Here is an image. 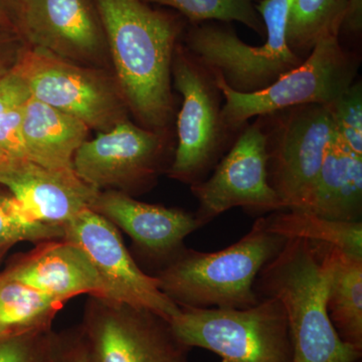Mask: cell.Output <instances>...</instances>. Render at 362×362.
<instances>
[{"instance_id":"19","label":"cell","mask_w":362,"mask_h":362,"mask_svg":"<svg viewBox=\"0 0 362 362\" xmlns=\"http://www.w3.org/2000/svg\"><path fill=\"white\" fill-rule=\"evenodd\" d=\"M89 128L75 117L30 97L23 104V132L28 160L54 169L73 170L76 152Z\"/></svg>"},{"instance_id":"21","label":"cell","mask_w":362,"mask_h":362,"mask_svg":"<svg viewBox=\"0 0 362 362\" xmlns=\"http://www.w3.org/2000/svg\"><path fill=\"white\" fill-rule=\"evenodd\" d=\"M64 304L0 274V339L52 329Z\"/></svg>"},{"instance_id":"28","label":"cell","mask_w":362,"mask_h":362,"mask_svg":"<svg viewBox=\"0 0 362 362\" xmlns=\"http://www.w3.org/2000/svg\"><path fill=\"white\" fill-rule=\"evenodd\" d=\"M23 104L0 114V150L14 160H28L23 132Z\"/></svg>"},{"instance_id":"25","label":"cell","mask_w":362,"mask_h":362,"mask_svg":"<svg viewBox=\"0 0 362 362\" xmlns=\"http://www.w3.org/2000/svg\"><path fill=\"white\" fill-rule=\"evenodd\" d=\"M64 228L33 221L11 195L0 192V247L63 239Z\"/></svg>"},{"instance_id":"23","label":"cell","mask_w":362,"mask_h":362,"mask_svg":"<svg viewBox=\"0 0 362 362\" xmlns=\"http://www.w3.org/2000/svg\"><path fill=\"white\" fill-rule=\"evenodd\" d=\"M347 0H293L287 42L298 57L306 59L319 40L339 37Z\"/></svg>"},{"instance_id":"29","label":"cell","mask_w":362,"mask_h":362,"mask_svg":"<svg viewBox=\"0 0 362 362\" xmlns=\"http://www.w3.org/2000/svg\"><path fill=\"white\" fill-rule=\"evenodd\" d=\"M30 97L28 86L16 69L0 78V114L25 103Z\"/></svg>"},{"instance_id":"22","label":"cell","mask_w":362,"mask_h":362,"mask_svg":"<svg viewBox=\"0 0 362 362\" xmlns=\"http://www.w3.org/2000/svg\"><path fill=\"white\" fill-rule=\"evenodd\" d=\"M269 230L285 239H302L362 259V223L320 218L301 211H281L266 218Z\"/></svg>"},{"instance_id":"15","label":"cell","mask_w":362,"mask_h":362,"mask_svg":"<svg viewBox=\"0 0 362 362\" xmlns=\"http://www.w3.org/2000/svg\"><path fill=\"white\" fill-rule=\"evenodd\" d=\"M0 185L33 221L62 228L90 209L101 192L81 180L74 169L45 168L30 160H16L0 171Z\"/></svg>"},{"instance_id":"1","label":"cell","mask_w":362,"mask_h":362,"mask_svg":"<svg viewBox=\"0 0 362 362\" xmlns=\"http://www.w3.org/2000/svg\"><path fill=\"white\" fill-rule=\"evenodd\" d=\"M116 81L128 109L146 129L168 132L175 112L173 54L183 23L143 0H93Z\"/></svg>"},{"instance_id":"34","label":"cell","mask_w":362,"mask_h":362,"mask_svg":"<svg viewBox=\"0 0 362 362\" xmlns=\"http://www.w3.org/2000/svg\"><path fill=\"white\" fill-rule=\"evenodd\" d=\"M14 161H16L14 159L11 158V157H9L7 154L4 153V151L0 150V171L6 170V169L8 168Z\"/></svg>"},{"instance_id":"33","label":"cell","mask_w":362,"mask_h":362,"mask_svg":"<svg viewBox=\"0 0 362 362\" xmlns=\"http://www.w3.org/2000/svg\"><path fill=\"white\" fill-rule=\"evenodd\" d=\"M16 0H0V26L16 30Z\"/></svg>"},{"instance_id":"12","label":"cell","mask_w":362,"mask_h":362,"mask_svg":"<svg viewBox=\"0 0 362 362\" xmlns=\"http://www.w3.org/2000/svg\"><path fill=\"white\" fill-rule=\"evenodd\" d=\"M190 189L199 202L195 216L202 226L237 206L258 216L286 211L269 183L266 137L259 117L243 128L213 175Z\"/></svg>"},{"instance_id":"32","label":"cell","mask_w":362,"mask_h":362,"mask_svg":"<svg viewBox=\"0 0 362 362\" xmlns=\"http://www.w3.org/2000/svg\"><path fill=\"white\" fill-rule=\"evenodd\" d=\"M362 30V0H347L346 13L341 26L342 32L349 35H361Z\"/></svg>"},{"instance_id":"14","label":"cell","mask_w":362,"mask_h":362,"mask_svg":"<svg viewBox=\"0 0 362 362\" xmlns=\"http://www.w3.org/2000/svg\"><path fill=\"white\" fill-rule=\"evenodd\" d=\"M16 32L28 47L99 68L109 54L93 0H16Z\"/></svg>"},{"instance_id":"26","label":"cell","mask_w":362,"mask_h":362,"mask_svg":"<svg viewBox=\"0 0 362 362\" xmlns=\"http://www.w3.org/2000/svg\"><path fill=\"white\" fill-rule=\"evenodd\" d=\"M328 106L335 138L350 152L362 157L361 81H356Z\"/></svg>"},{"instance_id":"17","label":"cell","mask_w":362,"mask_h":362,"mask_svg":"<svg viewBox=\"0 0 362 362\" xmlns=\"http://www.w3.org/2000/svg\"><path fill=\"white\" fill-rule=\"evenodd\" d=\"M1 274L64 303L83 294L105 297L101 279L87 255L64 239L37 243Z\"/></svg>"},{"instance_id":"27","label":"cell","mask_w":362,"mask_h":362,"mask_svg":"<svg viewBox=\"0 0 362 362\" xmlns=\"http://www.w3.org/2000/svg\"><path fill=\"white\" fill-rule=\"evenodd\" d=\"M59 332L54 329L0 339V362H56Z\"/></svg>"},{"instance_id":"7","label":"cell","mask_w":362,"mask_h":362,"mask_svg":"<svg viewBox=\"0 0 362 362\" xmlns=\"http://www.w3.org/2000/svg\"><path fill=\"white\" fill-rule=\"evenodd\" d=\"M359 66L358 54L342 47L339 37H327L299 66L259 92H235L211 71L223 98V123L239 134L252 118L301 105L332 103L356 82Z\"/></svg>"},{"instance_id":"30","label":"cell","mask_w":362,"mask_h":362,"mask_svg":"<svg viewBox=\"0 0 362 362\" xmlns=\"http://www.w3.org/2000/svg\"><path fill=\"white\" fill-rule=\"evenodd\" d=\"M25 47V40L16 30L0 32V78L16 68Z\"/></svg>"},{"instance_id":"8","label":"cell","mask_w":362,"mask_h":362,"mask_svg":"<svg viewBox=\"0 0 362 362\" xmlns=\"http://www.w3.org/2000/svg\"><path fill=\"white\" fill-rule=\"evenodd\" d=\"M14 69L30 97L75 117L89 129L106 132L128 119L120 87L104 71L33 47H25Z\"/></svg>"},{"instance_id":"2","label":"cell","mask_w":362,"mask_h":362,"mask_svg":"<svg viewBox=\"0 0 362 362\" xmlns=\"http://www.w3.org/2000/svg\"><path fill=\"white\" fill-rule=\"evenodd\" d=\"M330 247L302 239H287L255 283L259 297L276 298L284 307L291 339V362H356L361 357V350L340 338L328 314L332 270Z\"/></svg>"},{"instance_id":"6","label":"cell","mask_w":362,"mask_h":362,"mask_svg":"<svg viewBox=\"0 0 362 362\" xmlns=\"http://www.w3.org/2000/svg\"><path fill=\"white\" fill-rule=\"evenodd\" d=\"M171 75L182 104L176 120L177 142L168 175L192 187L209 177L239 134L223 123V98L213 73L180 42L173 54Z\"/></svg>"},{"instance_id":"13","label":"cell","mask_w":362,"mask_h":362,"mask_svg":"<svg viewBox=\"0 0 362 362\" xmlns=\"http://www.w3.org/2000/svg\"><path fill=\"white\" fill-rule=\"evenodd\" d=\"M64 240L84 251L104 286L105 299L148 309L170 321L180 312L156 277L135 263L119 228L93 209L81 211L64 228Z\"/></svg>"},{"instance_id":"31","label":"cell","mask_w":362,"mask_h":362,"mask_svg":"<svg viewBox=\"0 0 362 362\" xmlns=\"http://www.w3.org/2000/svg\"><path fill=\"white\" fill-rule=\"evenodd\" d=\"M56 362H88L84 343L78 327L59 332Z\"/></svg>"},{"instance_id":"20","label":"cell","mask_w":362,"mask_h":362,"mask_svg":"<svg viewBox=\"0 0 362 362\" xmlns=\"http://www.w3.org/2000/svg\"><path fill=\"white\" fill-rule=\"evenodd\" d=\"M327 310L340 338L362 351V259L330 247Z\"/></svg>"},{"instance_id":"9","label":"cell","mask_w":362,"mask_h":362,"mask_svg":"<svg viewBox=\"0 0 362 362\" xmlns=\"http://www.w3.org/2000/svg\"><path fill=\"white\" fill-rule=\"evenodd\" d=\"M259 118L266 137L269 183L286 211H298L334 137L329 106L301 105Z\"/></svg>"},{"instance_id":"10","label":"cell","mask_w":362,"mask_h":362,"mask_svg":"<svg viewBox=\"0 0 362 362\" xmlns=\"http://www.w3.org/2000/svg\"><path fill=\"white\" fill-rule=\"evenodd\" d=\"M78 329L88 362H189L192 349L148 309L90 296Z\"/></svg>"},{"instance_id":"35","label":"cell","mask_w":362,"mask_h":362,"mask_svg":"<svg viewBox=\"0 0 362 362\" xmlns=\"http://www.w3.org/2000/svg\"><path fill=\"white\" fill-rule=\"evenodd\" d=\"M13 247L11 245H7V246H1L0 247V262L2 261V259L6 256V252H8V250Z\"/></svg>"},{"instance_id":"24","label":"cell","mask_w":362,"mask_h":362,"mask_svg":"<svg viewBox=\"0 0 362 362\" xmlns=\"http://www.w3.org/2000/svg\"><path fill=\"white\" fill-rule=\"evenodd\" d=\"M146 4L171 7L194 23L238 21L259 35L265 32L255 1L261 0H143Z\"/></svg>"},{"instance_id":"18","label":"cell","mask_w":362,"mask_h":362,"mask_svg":"<svg viewBox=\"0 0 362 362\" xmlns=\"http://www.w3.org/2000/svg\"><path fill=\"white\" fill-rule=\"evenodd\" d=\"M298 211L338 221L356 223L362 216V157L333 137L322 165Z\"/></svg>"},{"instance_id":"11","label":"cell","mask_w":362,"mask_h":362,"mask_svg":"<svg viewBox=\"0 0 362 362\" xmlns=\"http://www.w3.org/2000/svg\"><path fill=\"white\" fill-rule=\"evenodd\" d=\"M168 132H156L129 120L86 140L74 156L73 168L81 180L98 190L143 194L168 173Z\"/></svg>"},{"instance_id":"3","label":"cell","mask_w":362,"mask_h":362,"mask_svg":"<svg viewBox=\"0 0 362 362\" xmlns=\"http://www.w3.org/2000/svg\"><path fill=\"white\" fill-rule=\"evenodd\" d=\"M266 218L232 246L218 252L181 250L156 276L159 288L180 307L251 308L259 303L255 283L259 272L284 247Z\"/></svg>"},{"instance_id":"16","label":"cell","mask_w":362,"mask_h":362,"mask_svg":"<svg viewBox=\"0 0 362 362\" xmlns=\"http://www.w3.org/2000/svg\"><path fill=\"white\" fill-rule=\"evenodd\" d=\"M90 209L127 233L143 254L163 266L185 249V238L202 228L195 214L185 209L145 204L119 190L100 192Z\"/></svg>"},{"instance_id":"5","label":"cell","mask_w":362,"mask_h":362,"mask_svg":"<svg viewBox=\"0 0 362 362\" xmlns=\"http://www.w3.org/2000/svg\"><path fill=\"white\" fill-rule=\"evenodd\" d=\"M169 322L189 349L209 350L223 362L292 361L287 315L276 298L247 309L180 307Z\"/></svg>"},{"instance_id":"4","label":"cell","mask_w":362,"mask_h":362,"mask_svg":"<svg viewBox=\"0 0 362 362\" xmlns=\"http://www.w3.org/2000/svg\"><path fill=\"white\" fill-rule=\"evenodd\" d=\"M293 0H261L256 6L267 39L252 47L226 23H194L185 47L209 71L218 73L230 89L242 94L259 92L299 66L303 59L290 49L287 26Z\"/></svg>"}]
</instances>
